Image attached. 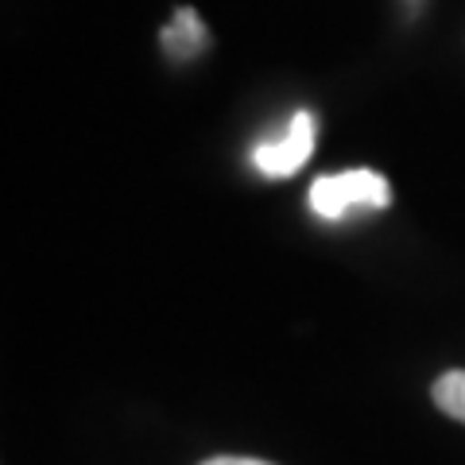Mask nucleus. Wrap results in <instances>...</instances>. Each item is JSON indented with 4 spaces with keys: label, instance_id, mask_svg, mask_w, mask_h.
I'll use <instances>...</instances> for the list:
<instances>
[{
    "label": "nucleus",
    "instance_id": "f257e3e1",
    "mask_svg": "<svg viewBox=\"0 0 465 465\" xmlns=\"http://www.w3.org/2000/svg\"><path fill=\"white\" fill-rule=\"evenodd\" d=\"M391 206V186L384 174L376 171H341V174H322L311 186V210L318 217L338 222L349 210H388Z\"/></svg>",
    "mask_w": 465,
    "mask_h": 465
},
{
    "label": "nucleus",
    "instance_id": "f03ea898",
    "mask_svg": "<svg viewBox=\"0 0 465 465\" xmlns=\"http://www.w3.org/2000/svg\"><path fill=\"white\" fill-rule=\"evenodd\" d=\"M314 152V116L311 113H295L287 124V133L272 143H260L252 152V163L268 174V179H287V174H295L302 163L311 159Z\"/></svg>",
    "mask_w": 465,
    "mask_h": 465
},
{
    "label": "nucleus",
    "instance_id": "7ed1b4c3",
    "mask_svg": "<svg viewBox=\"0 0 465 465\" xmlns=\"http://www.w3.org/2000/svg\"><path fill=\"white\" fill-rule=\"evenodd\" d=\"M430 400H434V407H439L442 415H450L454 423L465 427V369L442 372L439 381H434V388H430Z\"/></svg>",
    "mask_w": 465,
    "mask_h": 465
},
{
    "label": "nucleus",
    "instance_id": "20e7f679",
    "mask_svg": "<svg viewBox=\"0 0 465 465\" xmlns=\"http://www.w3.org/2000/svg\"><path fill=\"white\" fill-rule=\"evenodd\" d=\"M202 465H275V461H264V458H237V454H222V458H206Z\"/></svg>",
    "mask_w": 465,
    "mask_h": 465
}]
</instances>
